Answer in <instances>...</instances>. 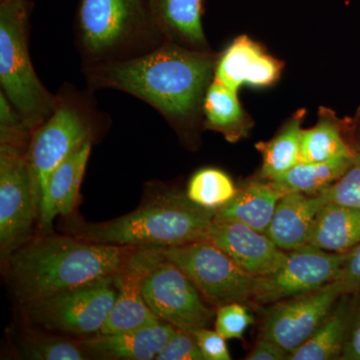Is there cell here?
Returning a JSON list of instances; mask_svg holds the SVG:
<instances>
[{"label": "cell", "mask_w": 360, "mask_h": 360, "mask_svg": "<svg viewBox=\"0 0 360 360\" xmlns=\"http://www.w3.org/2000/svg\"><path fill=\"white\" fill-rule=\"evenodd\" d=\"M18 356L28 360H87L89 352L80 341L56 335H32L21 341Z\"/></svg>", "instance_id": "28"}, {"label": "cell", "mask_w": 360, "mask_h": 360, "mask_svg": "<svg viewBox=\"0 0 360 360\" xmlns=\"http://www.w3.org/2000/svg\"><path fill=\"white\" fill-rule=\"evenodd\" d=\"M4 1V0H0V2Z\"/></svg>", "instance_id": "39"}, {"label": "cell", "mask_w": 360, "mask_h": 360, "mask_svg": "<svg viewBox=\"0 0 360 360\" xmlns=\"http://www.w3.org/2000/svg\"><path fill=\"white\" fill-rule=\"evenodd\" d=\"M163 257L179 267L212 307L251 303L257 277L251 276L224 250L208 240L161 248Z\"/></svg>", "instance_id": "7"}, {"label": "cell", "mask_w": 360, "mask_h": 360, "mask_svg": "<svg viewBox=\"0 0 360 360\" xmlns=\"http://www.w3.org/2000/svg\"><path fill=\"white\" fill-rule=\"evenodd\" d=\"M290 352L274 341L259 338L246 360H288Z\"/></svg>", "instance_id": "35"}, {"label": "cell", "mask_w": 360, "mask_h": 360, "mask_svg": "<svg viewBox=\"0 0 360 360\" xmlns=\"http://www.w3.org/2000/svg\"><path fill=\"white\" fill-rule=\"evenodd\" d=\"M347 255L328 252L310 245L290 251L276 272L257 277L252 304L269 305L319 290L335 281Z\"/></svg>", "instance_id": "12"}, {"label": "cell", "mask_w": 360, "mask_h": 360, "mask_svg": "<svg viewBox=\"0 0 360 360\" xmlns=\"http://www.w3.org/2000/svg\"><path fill=\"white\" fill-rule=\"evenodd\" d=\"M352 122H354V127L355 131L360 134V106L359 110L356 111V115L352 118Z\"/></svg>", "instance_id": "37"}, {"label": "cell", "mask_w": 360, "mask_h": 360, "mask_svg": "<svg viewBox=\"0 0 360 360\" xmlns=\"http://www.w3.org/2000/svg\"><path fill=\"white\" fill-rule=\"evenodd\" d=\"M305 116L307 110L300 108L288 118L271 139L255 144V148L262 158V165L257 177L265 180L276 179L300 162Z\"/></svg>", "instance_id": "25"}, {"label": "cell", "mask_w": 360, "mask_h": 360, "mask_svg": "<svg viewBox=\"0 0 360 360\" xmlns=\"http://www.w3.org/2000/svg\"><path fill=\"white\" fill-rule=\"evenodd\" d=\"M343 295L338 281L269 304L259 338L274 341L290 354L307 342Z\"/></svg>", "instance_id": "11"}, {"label": "cell", "mask_w": 360, "mask_h": 360, "mask_svg": "<svg viewBox=\"0 0 360 360\" xmlns=\"http://www.w3.org/2000/svg\"><path fill=\"white\" fill-rule=\"evenodd\" d=\"M238 188L231 176L217 168L198 170L187 184L186 195L196 205L217 210L236 196Z\"/></svg>", "instance_id": "27"}, {"label": "cell", "mask_w": 360, "mask_h": 360, "mask_svg": "<svg viewBox=\"0 0 360 360\" xmlns=\"http://www.w3.org/2000/svg\"><path fill=\"white\" fill-rule=\"evenodd\" d=\"M163 39L195 51H210L202 25L203 0H146Z\"/></svg>", "instance_id": "19"}, {"label": "cell", "mask_w": 360, "mask_h": 360, "mask_svg": "<svg viewBox=\"0 0 360 360\" xmlns=\"http://www.w3.org/2000/svg\"><path fill=\"white\" fill-rule=\"evenodd\" d=\"M284 194L276 182L257 177L239 187L227 205L215 210L214 221L240 222L265 233Z\"/></svg>", "instance_id": "21"}, {"label": "cell", "mask_w": 360, "mask_h": 360, "mask_svg": "<svg viewBox=\"0 0 360 360\" xmlns=\"http://www.w3.org/2000/svg\"><path fill=\"white\" fill-rule=\"evenodd\" d=\"M342 288L343 295H357L360 291V243L349 251L345 264L335 279Z\"/></svg>", "instance_id": "34"}, {"label": "cell", "mask_w": 360, "mask_h": 360, "mask_svg": "<svg viewBox=\"0 0 360 360\" xmlns=\"http://www.w3.org/2000/svg\"><path fill=\"white\" fill-rule=\"evenodd\" d=\"M94 116L84 97L65 90L58 96L53 115L32 132L26 155L39 212L54 170L82 144L94 139Z\"/></svg>", "instance_id": "6"}, {"label": "cell", "mask_w": 360, "mask_h": 360, "mask_svg": "<svg viewBox=\"0 0 360 360\" xmlns=\"http://www.w3.org/2000/svg\"><path fill=\"white\" fill-rule=\"evenodd\" d=\"M206 240L255 277L276 272L288 257L264 232L236 221H214Z\"/></svg>", "instance_id": "14"}, {"label": "cell", "mask_w": 360, "mask_h": 360, "mask_svg": "<svg viewBox=\"0 0 360 360\" xmlns=\"http://www.w3.org/2000/svg\"><path fill=\"white\" fill-rule=\"evenodd\" d=\"M202 113L203 129L221 134L231 143L246 139L255 127L239 101L238 91L214 78L206 91Z\"/></svg>", "instance_id": "23"}, {"label": "cell", "mask_w": 360, "mask_h": 360, "mask_svg": "<svg viewBox=\"0 0 360 360\" xmlns=\"http://www.w3.org/2000/svg\"><path fill=\"white\" fill-rule=\"evenodd\" d=\"M215 210L193 202L186 193H167L149 198L117 219L72 227L73 236L101 245L167 248L206 240Z\"/></svg>", "instance_id": "3"}, {"label": "cell", "mask_w": 360, "mask_h": 360, "mask_svg": "<svg viewBox=\"0 0 360 360\" xmlns=\"http://www.w3.org/2000/svg\"><path fill=\"white\" fill-rule=\"evenodd\" d=\"M91 146L92 141L85 142L51 174L46 196L40 206L39 221L42 233H51L52 224L58 215L68 217L75 212Z\"/></svg>", "instance_id": "17"}, {"label": "cell", "mask_w": 360, "mask_h": 360, "mask_svg": "<svg viewBox=\"0 0 360 360\" xmlns=\"http://www.w3.org/2000/svg\"><path fill=\"white\" fill-rule=\"evenodd\" d=\"M32 135L20 113L0 91V144L28 149Z\"/></svg>", "instance_id": "31"}, {"label": "cell", "mask_w": 360, "mask_h": 360, "mask_svg": "<svg viewBox=\"0 0 360 360\" xmlns=\"http://www.w3.org/2000/svg\"><path fill=\"white\" fill-rule=\"evenodd\" d=\"M326 203L319 193L284 194L265 234L286 252L304 248L314 219Z\"/></svg>", "instance_id": "18"}, {"label": "cell", "mask_w": 360, "mask_h": 360, "mask_svg": "<svg viewBox=\"0 0 360 360\" xmlns=\"http://www.w3.org/2000/svg\"><path fill=\"white\" fill-rule=\"evenodd\" d=\"M354 155L352 165L335 184L321 191L326 202L350 206L360 210V134L354 127Z\"/></svg>", "instance_id": "29"}, {"label": "cell", "mask_w": 360, "mask_h": 360, "mask_svg": "<svg viewBox=\"0 0 360 360\" xmlns=\"http://www.w3.org/2000/svg\"><path fill=\"white\" fill-rule=\"evenodd\" d=\"M136 248L49 233L14 251L4 269L14 295L27 305L117 276Z\"/></svg>", "instance_id": "2"}, {"label": "cell", "mask_w": 360, "mask_h": 360, "mask_svg": "<svg viewBox=\"0 0 360 360\" xmlns=\"http://www.w3.org/2000/svg\"><path fill=\"white\" fill-rule=\"evenodd\" d=\"M359 314V295L341 296L328 319L307 342L291 352L288 360L340 359L350 328Z\"/></svg>", "instance_id": "22"}, {"label": "cell", "mask_w": 360, "mask_h": 360, "mask_svg": "<svg viewBox=\"0 0 360 360\" xmlns=\"http://www.w3.org/2000/svg\"><path fill=\"white\" fill-rule=\"evenodd\" d=\"M163 258L161 248L135 250L125 269L116 276L115 303L98 335L125 333L161 322L146 304L141 293V283L149 270Z\"/></svg>", "instance_id": "13"}, {"label": "cell", "mask_w": 360, "mask_h": 360, "mask_svg": "<svg viewBox=\"0 0 360 360\" xmlns=\"http://www.w3.org/2000/svg\"><path fill=\"white\" fill-rule=\"evenodd\" d=\"M156 360H205L193 331L177 329L161 348Z\"/></svg>", "instance_id": "32"}, {"label": "cell", "mask_w": 360, "mask_h": 360, "mask_svg": "<svg viewBox=\"0 0 360 360\" xmlns=\"http://www.w3.org/2000/svg\"><path fill=\"white\" fill-rule=\"evenodd\" d=\"M30 2H0V84L1 91L34 131L56 110L58 96L40 82L28 49Z\"/></svg>", "instance_id": "4"}, {"label": "cell", "mask_w": 360, "mask_h": 360, "mask_svg": "<svg viewBox=\"0 0 360 360\" xmlns=\"http://www.w3.org/2000/svg\"><path fill=\"white\" fill-rule=\"evenodd\" d=\"M141 293L160 321L180 330L207 328L215 315L193 281L165 258L143 277Z\"/></svg>", "instance_id": "10"}, {"label": "cell", "mask_w": 360, "mask_h": 360, "mask_svg": "<svg viewBox=\"0 0 360 360\" xmlns=\"http://www.w3.org/2000/svg\"><path fill=\"white\" fill-rule=\"evenodd\" d=\"M27 149L0 144V255L6 265L14 251L32 239L39 219Z\"/></svg>", "instance_id": "9"}, {"label": "cell", "mask_w": 360, "mask_h": 360, "mask_svg": "<svg viewBox=\"0 0 360 360\" xmlns=\"http://www.w3.org/2000/svg\"><path fill=\"white\" fill-rule=\"evenodd\" d=\"M354 155L324 162H300L272 181L286 193L319 194L335 184L347 172L354 160Z\"/></svg>", "instance_id": "26"}, {"label": "cell", "mask_w": 360, "mask_h": 360, "mask_svg": "<svg viewBox=\"0 0 360 360\" xmlns=\"http://www.w3.org/2000/svg\"><path fill=\"white\" fill-rule=\"evenodd\" d=\"M357 295H359V305H360V291L359 293H357Z\"/></svg>", "instance_id": "38"}, {"label": "cell", "mask_w": 360, "mask_h": 360, "mask_svg": "<svg viewBox=\"0 0 360 360\" xmlns=\"http://www.w3.org/2000/svg\"><path fill=\"white\" fill-rule=\"evenodd\" d=\"M219 56L165 40L139 56L86 65L84 72L91 89L120 90L146 101L191 148L200 141L203 103Z\"/></svg>", "instance_id": "1"}, {"label": "cell", "mask_w": 360, "mask_h": 360, "mask_svg": "<svg viewBox=\"0 0 360 360\" xmlns=\"http://www.w3.org/2000/svg\"><path fill=\"white\" fill-rule=\"evenodd\" d=\"M352 118H341L335 110L321 106L316 123L303 129L300 162H324L354 155Z\"/></svg>", "instance_id": "20"}, {"label": "cell", "mask_w": 360, "mask_h": 360, "mask_svg": "<svg viewBox=\"0 0 360 360\" xmlns=\"http://www.w3.org/2000/svg\"><path fill=\"white\" fill-rule=\"evenodd\" d=\"M117 295L116 276L26 305L35 326L73 336L98 335Z\"/></svg>", "instance_id": "8"}, {"label": "cell", "mask_w": 360, "mask_h": 360, "mask_svg": "<svg viewBox=\"0 0 360 360\" xmlns=\"http://www.w3.org/2000/svg\"><path fill=\"white\" fill-rule=\"evenodd\" d=\"M340 359L360 360V314L350 328Z\"/></svg>", "instance_id": "36"}, {"label": "cell", "mask_w": 360, "mask_h": 360, "mask_svg": "<svg viewBox=\"0 0 360 360\" xmlns=\"http://www.w3.org/2000/svg\"><path fill=\"white\" fill-rule=\"evenodd\" d=\"M360 243V210L326 202L310 229L307 245L335 253H347Z\"/></svg>", "instance_id": "24"}, {"label": "cell", "mask_w": 360, "mask_h": 360, "mask_svg": "<svg viewBox=\"0 0 360 360\" xmlns=\"http://www.w3.org/2000/svg\"><path fill=\"white\" fill-rule=\"evenodd\" d=\"M283 68V61L248 35L243 34L219 53L214 79L236 91L243 85L266 89L278 82Z\"/></svg>", "instance_id": "15"}, {"label": "cell", "mask_w": 360, "mask_h": 360, "mask_svg": "<svg viewBox=\"0 0 360 360\" xmlns=\"http://www.w3.org/2000/svg\"><path fill=\"white\" fill-rule=\"evenodd\" d=\"M77 37L92 65L127 58L134 51L153 46L162 35L144 0H80Z\"/></svg>", "instance_id": "5"}, {"label": "cell", "mask_w": 360, "mask_h": 360, "mask_svg": "<svg viewBox=\"0 0 360 360\" xmlns=\"http://www.w3.org/2000/svg\"><path fill=\"white\" fill-rule=\"evenodd\" d=\"M198 340L205 360H231V356L227 347L226 340L217 330L207 328L193 331Z\"/></svg>", "instance_id": "33"}, {"label": "cell", "mask_w": 360, "mask_h": 360, "mask_svg": "<svg viewBox=\"0 0 360 360\" xmlns=\"http://www.w3.org/2000/svg\"><path fill=\"white\" fill-rule=\"evenodd\" d=\"M177 328L165 322L113 335H96L80 340L92 359L151 360Z\"/></svg>", "instance_id": "16"}, {"label": "cell", "mask_w": 360, "mask_h": 360, "mask_svg": "<svg viewBox=\"0 0 360 360\" xmlns=\"http://www.w3.org/2000/svg\"><path fill=\"white\" fill-rule=\"evenodd\" d=\"M255 323L245 303L232 302L217 307L215 311V330L225 340H243L245 331Z\"/></svg>", "instance_id": "30"}]
</instances>
